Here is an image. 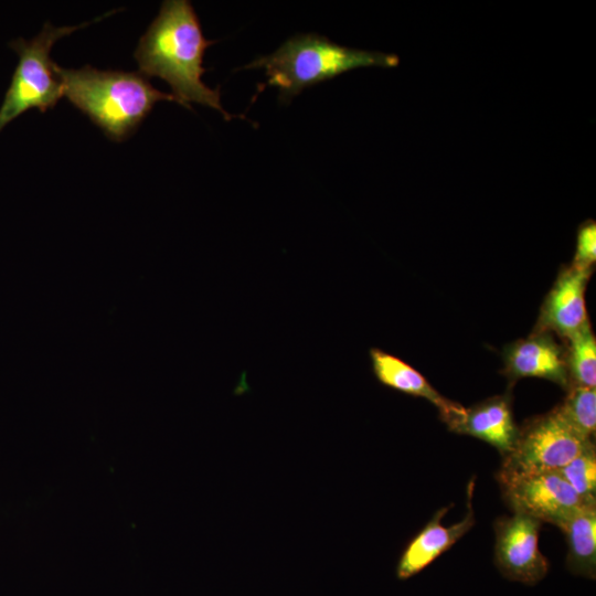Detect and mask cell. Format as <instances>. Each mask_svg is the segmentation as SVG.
Here are the masks:
<instances>
[{"label": "cell", "mask_w": 596, "mask_h": 596, "mask_svg": "<svg viewBox=\"0 0 596 596\" xmlns=\"http://www.w3.org/2000/svg\"><path fill=\"white\" fill-rule=\"evenodd\" d=\"M216 41L204 38L193 6L187 0L163 1L157 18L139 39L134 57L139 73L166 81L177 103L192 110L198 103L220 111L224 119L232 115L221 105L220 88L202 82L206 49Z\"/></svg>", "instance_id": "cell-1"}, {"label": "cell", "mask_w": 596, "mask_h": 596, "mask_svg": "<svg viewBox=\"0 0 596 596\" xmlns=\"http://www.w3.org/2000/svg\"><path fill=\"white\" fill-rule=\"evenodd\" d=\"M63 96L116 142L132 136L160 100L177 103L155 88L139 72L102 71L89 65L64 68L54 64Z\"/></svg>", "instance_id": "cell-2"}, {"label": "cell", "mask_w": 596, "mask_h": 596, "mask_svg": "<svg viewBox=\"0 0 596 596\" xmlns=\"http://www.w3.org/2000/svg\"><path fill=\"white\" fill-rule=\"evenodd\" d=\"M398 56L339 45L328 38L306 33L283 43L274 53L259 56L242 68H264L265 86L279 89L281 102H289L302 89L359 67H394ZM263 86V88H265Z\"/></svg>", "instance_id": "cell-3"}, {"label": "cell", "mask_w": 596, "mask_h": 596, "mask_svg": "<svg viewBox=\"0 0 596 596\" xmlns=\"http://www.w3.org/2000/svg\"><path fill=\"white\" fill-rule=\"evenodd\" d=\"M118 10L106 12L93 21L78 25L54 26L45 22L41 32L31 40L17 39L9 43L19 62L0 107V131L20 115L36 108L41 113L55 107L63 96L62 84L50 57L53 45L76 30L100 21Z\"/></svg>", "instance_id": "cell-4"}, {"label": "cell", "mask_w": 596, "mask_h": 596, "mask_svg": "<svg viewBox=\"0 0 596 596\" xmlns=\"http://www.w3.org/2000/svg\"><path fill=\"white\" fill-rule=\"evenodd\" d=\"M590 443L593 439L576 433L555 407L519 429L513 449L504 457L500 470L558 471Z\"/></svg>", "instance_id": "cell-5"}, {"label": "cell", "mask_w": 596, "mask_h": 596, "mask_svg": "<svg viewBox=\"0 0 596 596\" xmlns=\"http://www.w3.org/2000/svg\"><path fill=\"white\" fill-rule=\"evenodd\" d=\"M503 496L514 512L560 526L581 508L583 500L558 471L498 473Z\"/></svg>", "instance_id": "cell-6"}, {"label": "cell", "mask_w": 596, "mask_h": 596, "mask_svg": "<svg viewBox=\"0 0 596 596\" xmlns=\"http://www.w3.org/2000/svg\"><path fill=\"white\" fill-rule=\"evenodd\" d=\"M541 523L521 512L496 521L494 562L508 579L535 585L546 576L550 563L539 549Z\"/></svg>", "instance_id": "cell-7"}, {"label": "cell", "mask_w": 596, "mask_h": 596, "mask_svg": "<svg viewBox=\"0 0 596 596\" xmlns=\"http://www.w3.org/2000/svg\"><path fill=\"white\" fill-rule=\"evenodd\" d=\"M504 373L510 380L541 377L566 389L570 375L566 356L549 331H536L504 350Z\"/></svg>", "instance_id": "cell-8"}, {"label": "cell", "mask_w": 596, "mask_h": 596, "mask_svg": "<svg viewBox=\"0 0 596 596\" xmlns=\"http://www.w3.org/2000/svg\"><path fill=\"white\" fill-rule=\"evenodd\" d=\"M472 491L473 479L467 488V513L461 521L450 526L443 525L440 520L449 507L443 508L434 514L425 528L407 544L396 566V576L400 579H407L418 574L439 555L449 550L475 525L476 521L471 505Z\"/></svg>", "instance_id": "cell-9"}, {"label": "cell", "mask_w": 596, "mask_h": 596, "mask_svg": "<svg viewBox=\"0 0 596 596\" xmlns=\"http://www.w3.org/2000/svg\"><path fill=\"white\" fill-rule=\"evenodd\" d=\"M590 274L573 265L560 273L541 309L538 331L568 338L588 322L584 291Z\"/></svg>", "instance_id": "cell-10"}, {"label": "cell", "mask_w": 596, "mask_h": 596, "mask_svg": "<svg viewBox=\"0 0 596 596\" xmlns=\"http://www.w3.org/2000/svg\"><path fill=\"white\" fill-rule=\"evenodd\" d=\"M372 371L376 380L390 389L423 397L434 404L449 428L465 415L466 409L439 394L412 365L401 358L379 348L369 351Z\"/></svg>", "instance_id": "cell-11"}, {"label": "cell", "mask_w": 596, "mask_h": 596, "mask_svg": "<svg viewBox=\"0 0 596 596\" xmlns=\"http://www.w3.org/2000/svg\"><path fill=\"white\" fill-rule=\"evenodd\" d=\"M450 429L492 445L503 457L511 453L519 434L508 396L491 397L466 409Z\"/></svg>", "instance_id": "cell-12"}, {"label": "cell", "mask_w": 596, "mask_h": 596, "mask_svg": "<svg viewBox=\"0 0 596 596\" xmlns=\"http://www.w3.org/2000/svg\"><path fill=\"white\" fill-rule=\"evenodd\" d=\"M565 534L566 566L574 575H596V504H587L558 526Z\"/></svg>", "instance_id": "cell-13"}, {"label": "cell", "mask_w": 596, "mask_h": 596, "mask_svg": "<svg viewBox=\"0 0 596 596\" xmlns=\"http://www.w3.org/2000/svg\"><path fill=\"white\" fill-rule=\"evenodd\" d=\"M570 350L566 358L570 382L573 386L595 387L596 385V340L586 322L568 338Z\"/></svg>", "instance_id": "cell-14"}, {"label": "cell", "mask_w": 596, "mask_h": 596, "mask_svg": "<svg viewBox=\"0 0 596 596\" xmlns=\"http://www.w3.org/2000/svg\"><path fill=\"white\" fill-rule=\"evenodd\" d=\"M556 408L576 433L593 439L596 430L595 387L572 386L564 402Z\"/></svg>", "instance_id": "cell-15"}, {"label": "cell", "mask_w": 596, "mask_h": 596, "mask_svg": "<svg viewBox=\"0 0 596 596\" xmlns=\"http://www.w3.org/2000/svg\"><path fill=\"white\" fill-rule=\"evenodd\" d=\"M558 472L583 500L595 503L596 450L594 441L588 444Z\"/></svg>", "instance_id": "cell-16"}, {"label": "cell", "mask_w": 596, "mask_h": 596, "mask_svg": "<svg viewBox=\"0 0 596 596\" xmlns=\"http://www.w3.org/2000/svg\"><path fill=\"white\" fill-rule=\"evenodd\" d=\"M596 259V224L587 221L581 225L577 232L576 253L573 266L584 269H592Z\"/></svg>", "instance_id": "cell-17"}]
</instances>
